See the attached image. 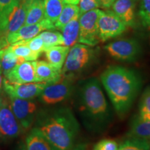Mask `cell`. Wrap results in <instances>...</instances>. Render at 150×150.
<instances>
[{"label":"cell","instance_id":"obj_2","mask_svg":"<svg viewBox=\"0 0 150 150\" xmlns=\"http://www.w3.org/2000/svg\"><path fill=\"white\" fill-rule=\"evenodd\" d=\"M100 80L115 111L120 115L127 113L141 88L139 75L127 67L114 65L103 72Z\"/></svg>","mask_w":150,"mask_h":150},{"label":"cell","instance_id":"obj_15","mask_svg":"<svg viewBox=\"0 0 150 150\" xmlns=\"http://www.w3.org/2000/svg\"><path fill=\"white\" fill-rule=\"evenodd\" d=\"M35 76L38 82L55 83L62 77L61 70L56 68L47 61H35Z\"/></svg>","mask_w":150,"mask_h":150},{"label":"cell","instance_id":"obj_9","mask_svg":"<svg viewBox=\"0 0 150 150\" xmlns=\"http://www.w3.org/2000/svg\"><path fill=\"white\" fill-rule=\"evenodd\" d=\"M104 49L112 58L121 61H134L140 54L139 43L133 39L114 41L105 46Z\"/></svg>","mask_w":150,"mask_h":150},{"label":"cell","instance_id":"obj_8","mask_svg":"<svg viewBox=\"0 0 150 150\" xmlns=\"http://www.w3.org/2000/svg\"><path fill=\"white\" fill-rule=\"evenodd\" d=\"M127 26L112 11H101L98 19V35L100 42L121 35L127 30Z\"/></svg>","mask_w":150,"mask_h":150},{"label":"cell","instance_id":"obj_35","mask_svg":"<svg viewBox=\"0 0 150 150\" xmlns=\"http://www.w3.org/2000/svg\"><path fill=\"white\" fill-rule=\"evenodd\" d=\"M9 45L8 42H7V38L4 37L0 36V50L6 47Z\"/></svg>","mask_w":150,"mask_h":150},{"label":"cell","instance_id":"obj_14","mask_svg":"<svg viewBox=\"0 0 150 150\" xmlns=\"http://www.w3.org/2000/svg\"><path fill=\"white\" fill-rule=\"evenodd\" d=\"M11 83H26L38 82L35 76V61H24L17 65L4 76Z\"/></svg>","mask_w":150,"mask_h":150},{"label":"cell","instance_id":"obj_34","mask_svg":"<svg viewBox=\"0 0 150 150\" xmlns=\"http://www.w3.org/2000/svg\"><path fill=\"white\" fill-rule=\"evenodd\" d=\"M97 4H98L99 7L101 8L107 9L109 8L112 5V4L115 2V0H96Z\"/></svg>","mask_w":150,"mask_h":150},{"label":"cell","instance_id":"obj_3","mask_svg":"<svg viewBox=\"0 0 150 150\" xmlns=\"http://www.w3.org/2000/svg\"><path fill=\"white\" fill-rule=\"evenodd\" d=\"M36 128L60 150H72L79 134V123L67 107L41 112L38 116Z\"/></svg>","mask_w":150,"mask_h":150},{"label":"cell","instance_id":"obj_32","mask_svg":"<svg viewBox=\"0 0 150 150\" xmlns=\"http://www.w3.org/2000/svg\"><path fill=\"white\" fill-rule=\"evenodd\" d=\"M119 145L112 139H102L97 142L93 150H117Z\"/></svg>","mask_w":150,"mask_h":150},{"label":"cell","instance_id":"obj_4","mask_svg":"<svg viewBox=\"0 0 150 150\" xmlns=\"http://www.w3.org/2000/svg\"><path fill=\"white\" fill-rule=\"evenodd\" d=\"M95 50L84 44H75L70 48L61 70L62 77L74 80L93 63Z\"/></svg>","mask_w":150,"mask_h":150},{"label":"cell","instance_id":"obj_13","mask_svg":"<svg viewBox=\"0 0 150 150\" xmlns=\"http://www.w3.org/2000/svg\"><path fill=\"white\" fill-rule=\"evenodd\" d=\"M54 24L44 18L42 21L36 24L24 25L16 32L7 36V42L10 45L20 41L27 40L33 38L47 29H54Z\"/></svg>","mask_w":150,"mask_h":150},{"label":"cell","instance_id":"obj_25","mask_svg":"<svg viewBox=\"0 0 150 150\" xmlns=\"http://www.w3.org/2000/svg\"><path fill=\"white\" fill-rule=\"evenodd\" d=\"M8 47L17 56L27 61H36L40 55V54L33 52L26 44L24 40L11 44Z\"/></svg>","mask_w":150,"mask_h":150},{"label":"cell","instance_id":"obj_27","mask_svg":"<svg viewBox=\"0 0 150 150\" xmlns=\"http://www.w3.org/2000/svg\"><path fill=\"white\" fill-rule=\"evenodd\" d=\"M117 150H150V142L138 138H129L119 145Z\"/></svg>","mask_w":150,"mask_h":150},{"label":"cell","instance_id":"obj_12","mask_svg":"<svg viewBox=\"0 0 150 150\" xmlns=\"http://www.w3.org/2000/svg\"><path fill=\"white\" fill-rule=\"evenodd\" d=\"M45 82H31L26 83H11L4 78L3 88L8 96L24 99H33L40 96L47 86Z\"/></svg>","mask_w":150,"mask_h":150},{"label":"cell","instance_id":"obj_28","mask_svg":"<svg viewBox=\"0 0 150 150\" xmlns=\"http://www.w3.org/2000/svg\"><path fill=\"white\" fill-rule=\"evenodd\" d=\"M138 117L143 120H150V86L146 88L142 93Z\"/></svg>","mask_w":150,"mask_h":150},{"label":"cell","instance_id":"obj_1","mask_svg":"<svg viewBox=\"0 0 150 150\" xmlns=\"http://www.w3.org/2000/svg\"><path fill=\"white\" fill-rule=\"evenodd\" d=\"M75 106L84 125L92 131H101L109 124L112 112L98 79L82 81L75 88Z\"/></svg>","mask_w":150,"mask_h":150},{"label":"cell","instance_id":"obj_40","mask_svg":"<svg viewBox=\"0 0 150 150\" xmlns=\"http://www.w3.org/2000/svg\"><path fill=\"white\" fill-rule=\"evenodd\" d=\"M18 1H22V0H18Z\"/></svg>","mask_w":150,"mask_h":150},{"label":"cell","instance_id":"obj_37","mask_svg":"<svg viewBox=\"0 0 150 150\" xmlns=\"http://www.w3.org/2000/svg\"><path fill=\"white\" fill-rule=\"evenodd\" d=\"M3 73L2 70H0V93H1V90L3 87Z\"/></svg>","mask_w":150,"mask_h":150},{"label":"cell","instance_id":"obj_30","mask_svg":"<svg viewBox=\"0 0 150 150\" xmlns=\"http://www.w3.org/2000/svg\"><path fill=\"white\" fill-rule=\"evenodd\" d=\"M139 16L142 24L150 29V0H141Z\"/></svg>","mask_w":150,"mask_h":150},{"label":"cell","instance_id":"obj_23","mask_svg":"<svg viewBox=\"0 0 150 150\" xmlns=\"http://www.w3.org/2000/svg\"><path fill=\"white\" fill-rule=\"evenodd\" d=\"M9 46V45H8ZM2 49V55H1V70L4 76H6L8 72L12 70L17 65L20 64L26 61L22 58L18 57L15 54L9 47Z\"/></svg>","mask_w":150,"mask_h":150},{"label":"cell","instance_id":"obj_16","mask_svg":"<svg viewBox=\"0 0 150 150\" xmlns=\"http://www.w3.org/2000/svg\"><path fill=\"white\" fill-rule=\"evenodd\" d=\"M26 150H60L45 138L36 127L29 132L26 138Z\"/></svg>","mask_w":150,"mask_h":150},{"label":"cell","instance_id":"obj_7","mask_svg":"<svg viewBox=\"0 0 150 150\" xmlns=\"http://www.w3.org/2000/svg\"><path fill=\"white\" fill-rule=\"evenodd\" d=\"M101 11L95 8L79 16V35L78 41L91 47L100 42L98 35V19Z\"/></svg>","mask_w":150,"mask_h":150},{"label":"cell","instance_id":"obj_10","mask_svg":"<svg viewBox=\"0 0 150 150\" xmlns=\"http://www.w3.org/2000/svg\"><path fill=\"white\" fill-rule=\"evenodd\" d=\"M11 109L23 129L33 125L37 115V104L31 99H24L8 96Z\"/></svg>","mask_w":150,"mask_h":150},{"label":"cell","instance_id":"obj_24","mask_svg":"<svg viewBox=\"0 0 150 150\" xmlns=\"http://www.w3.org/2000/svg\"><path fill=\"white\" fill-rule=\"evenodd\" d=\"M78 15H79V8L77 6L70 4H65L61 13L54 23V28L61 31L72 19Z\"/></svg>","mask_w":150,"mask_h":150},{"label":"cell","instance_id":"obj_22","mask_svg":"<svg viewBox=\"0 0 150 150\" xmlns=\"http://www.w3.org/2000/svg\"><path fill=\"white\" fill-rule=\"evenodd\" d=\"M64 0H44L45 18L54 24L65 5Z\"/></svg>","mask_w":150,"mask_h":150},{"label":"cell","instance_id":"obj_18","mask_svg":"<svg viewBox=\"0 0 150 150\" xmlns=\"http://www.w3.org/2000/svg\"><path fill=\"white\" fill-rule=\"evenodd\" d=\"M70 47L65 45L54 46L46 49L45 53L48 63L56 68L62 70Z\"/></svg>","mask_w":150,"mask_h":150},{"label":"cell","instance_id":"obj_31","mask_svg":"<svg viewBox=\"0 0 150 150\" xmlns=\"http://www.w3.org/2000/svg\"><path fill=\"white\" fill-rule=\"evenodd\" d=\"M24 42L33 52H36V53L41 54L46 50L44 45V42L38 35L30 40H24Z\"/></svg>","mask_w":150,"mask_h":150},{"label":"cell","instance_id":"obj_19","mask_svg":"<svg viewBox=\"0 0 150 150\" xmlns=\"http://www.w3.org/2000/svg\"><path fill=\"white\" fill-rule=\"evenodd\" d=\"M128 136L129 138L150 140V120H143L138 116L134 118L131 122Z\"/></svg>","mask_w":150,"mask_h":150},{"label":"cell","instance_id":"obj_39","mask_svg":"<svg viewBox=\"0 0 150 150\" xmlns=\"http://www.w3.org/2000/svg\"><path fill=\"white\" fill-rule=\"evenodd\" d=\"M20 150H26V148L25 147H22V148H21Z\"/></svg>","mask_w":150,"mask_h":150},{"label":"cell","instance_id":"obj_11","mask_svg":"<svg viewBox=\"0 0 150 150\" xmlns=\"http://www.w3.org/2000/svg\"><path fill=\"white\" fill-rule=\"evenodd\" d=\"M30 2L31 0L17 1L0 29V36L7 38L8 35L16 32L24 25Z\"/></svg>","mask_w":150,"mask_h":150},{"label":"cell","instance_id":"obj_5","mask_svg":"<svg viewBox=\"0 0 150 150\" xmlns=\"http://www.w3.org/2000/svg\"><path fill=\"white\" fill-rule=\"evenodd\" d=\"M72 79L61 77L55 83H47L39 96L43 104L54 105L70 98L74 93L75 86Z\"/></svg>","mask_w":150,"mask_h":150},{"label":"cell","instance_id":"obj_38","mask_svg":"<svg viewBox=\"0 0 150 150\" xmlns=\"http://www.w3.org/2000/svg\"><path fill=\"white\" fill-rule=\"evenodd\" d=\"M1 55H2V50H0V70H1Z\"/></svg>","mask_w":150,"mask_h":150},{"label":"cell","instance_id":"obj_26","mask_svg":"<svg viewBox=\"0 0 150 150\" xmlns=\"http://www.w3.org/2000/svg\"><path fill=\"white\" fill-rule=\"evenodd\" d=\"M38 35L44 42L45 49L54 46L64 45V39L63 35L58 31H42Z\"/></svg>","mask_w":150,"mask_h":150},{"label":"cell","instance_id":"obj_36","mask_svg":"<svg viewBox=\"0 0 150 150\" xmlns=\"http://www.w3.org/2000/svg\"><path fill=\"white\" fill-rule=\"evenodd\" d=\"M80 0H64L65 4H70L77 5L79 3Z\"/></svg>","mask_w":150,"mask_h":150},{"label":"cell","instance_id":"obj_17","mask_svg":"<svg viewBox=\"0 0 150 150\" xmlns=\"http://www.w3.org/2000/svg\"><path fill=\"white\" fill-rule=\"evenodd\" d=\"M112 12L127 26L134 24V4L132 0H115L112 4Z\"/></svg>","mask_w":150,"mask_h":150},{"label":"cell","instance_id":"obj_6","mask_svg":"<svg viewBox=\"0 0 150 150\" xmlns=\"http://www.w3.org/2000/svg\"><path fill=\"white\" fill-rule=\"evenodd\" d=\"M22 127L11 109L8 97L0 95V138L11 139L22 132Z\"/></svg>","mask_w":150,"mask_h":150},{"label":"cell","instance_id":"obj_29","mask_svg":"<svg viewBox=\"0 0 150 150\" xmlns=\"http://www.w3.org/2000/svg\"><path fill=\"white\" fill-rule=\"evenodd\" d=\"M18 0H0V29Z\"/></svg>","mask_w":150,"mask_h":150},{"label":"cell","instance_id":"obj_21","mask_svg":"<svg viewBox=\"0 0 150 150\" xmlns=\"http://www.w3.org/2000/svg\"><path fill=\"white\" fill-rule=\"evenodd\" d=\"M44 18V0H31L24 25L38 23Z\"/></svg>","mask_w":150,"mask_h":150},{"label":"cell","instance_id":"obj_20","mask_svg":"<svg viewBox=\"0 0 150 150\" xmlns=\"http://www.w3.org/2000/svg\"><path fill=\"white\" fill-rule=\"evenodd\" d=\"M79 15L75 16L67 23L63 29V37L64 39V45L72 47L78 41L79 35Z\"/></svg>","mask_w":150,"mask_h":150},{"label":"cell","instance_id":"obj_33","mask_svg":"<svg viewBox=\"0 0 150 150\" xmlns=\"http://www.w3.org/2000/svg\"><path fill=\"white\" fill-rule=\"evenodd\" d=\"M99 7L96 0H80L79 1V16L84 13L88 12Z\"/></svg>","mask_w":150,"mask_h":150}]
</instances>
